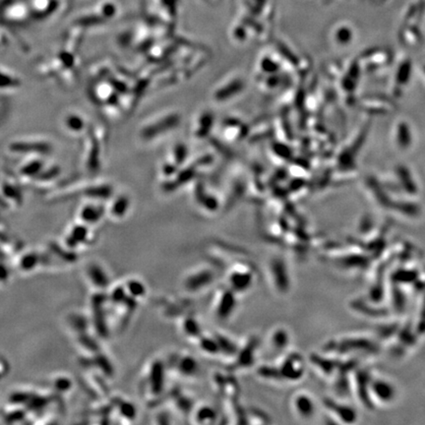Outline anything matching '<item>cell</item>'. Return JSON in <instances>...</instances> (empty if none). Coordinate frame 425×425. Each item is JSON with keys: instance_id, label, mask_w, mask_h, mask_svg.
<instances>
[{"instance_id": "cell-9", "label": "cell", "mask_w": 425, "mask_h": 425, "mask_svg": "<svg viewBox=\"0 0 425 425\" xmlns=\"http://www.w3.org/2000/svg\"><path fill=\"white\" fill-rule=\"evenodd\" d=\"M218 418V413L215 408L209 405H202L194 411V419L196 423H214Z\"/></svg>"}, {"instance_id": "cell-4", "label": "cell", "mask_w": 425, "mask_h": 425, "mask_svg": "<svg viewBox=\"0 0 425 425\" xmlns=\"http://www.w3.org/2000/svg\"><path fill=\"white\" fill-rule=\"evenodd\" d=\"M215 281L211 267H200L189 272L183 280V287L188 292L198 293L208 289Z\"/></svg>"}, {"instance_id": "cell-10", "label": "cell", "mask_w": 425, "mask_h": 425, "mask_svg": "<svg viewBox=\"0 0 425 425\" xmlns=\"http://www.w3.org/2000/svg\"><path fill=\"white\" fill-rule=\"evenodd\" d=\"M198 342L199 349L207 356H217L220 355V347L215 336L208 337L201 335V337L196 340Z\"/></svg>"}, {"instance_id": "cell-7", "label": "cell", "mask_w": 425, "mask_h": 425, "mask_svg": "<svg viewBox=\"0 0 425 425\" xmlns=\"http://www.w3.org/2000/svg\"><path fill=\"white\" fill-rule=\"evenodd\" d=\"M180 330L183 336L189 338V340H197L202 335L198 321L191 316H187L182 320L180 323Z\"/></svg>"}, {"instance_id": "cell-14", "label": "cell", "mask_w": 425, "mask_h": 425, "mask_svg": "<svg viewBox=\"0 0 425 425\" xmlns=\"http://www.w3.org/2000/svg\"><path fill=\"white\" fill-rule=\"evenodd\" d=\"M424 73H425V66H424Z\"/></svg>"}, {"instance_id": "cell-12", "label": "cell", "mask_w": 425, "mask_h": 425, "mask_svg": "<svg viewBox=\"0 0 425 425\" xmlns=\"http://www.w3.org/2000/svg\"><path fill=\"white\" fill-rule=\"evenodd\" d=\"M352 32H351V30L349 29V28H345V27H342V28H340L338 32H337V35H336V37H337V41L339 42V43H340V44H347V43H350L351 42V40H352Z\"/></svg>"}, {"instance_id": "cell-2", "label": "cell", "mask_w": 425, "mask_h": 425, "mask_svg": "<svg viewBox=\"0 0 425 425\" xmlns=\"http://www.w3.org/2000/svg\"><path fill=\"white\" fill-rule=\"evenodd\" d=\"M237 292L228 287L222 288L216 293L213 302V311L215 316L221 321L228 320L237 310Z\"/></svg>"}, {"instance_id": "cell-13", "label": "cell", "mask_w": 425, "mask_h": 425, "mask_svg": "<svg viewBox=\"0 0 425 425\" xmlns=\"http://www.w3.org/2000/svg\"><path fill=\"white\" fill-rule=\"evenodd\" d=\"M409 74H410V64L408 62H405L399 69L398 81L402 84L406 83L408 80Z\"/></svg>"}, {"instance_id": "cell-3", "label": "cell", "mask_w": 425, "mask_h": 425, "mask_svg": "<svg viewBox=\"0 0 425 425\" xmlns=\"http://www.w3.org/2000/svg\"><path fill=\"white\" fill-rule=\"evenodd\" d=\"M226 287L237 293L246 292L254 284L253 270L246 265H236L231 267L226 275Z\"/></svg>"}, {"instance_id": "cell-11", "label": "cell", "mask_w": 425, "mask_h": 425, "mask_svg": "<svg viewBox=\"0 0 425 425\" xmlns=\"http://www.w3.org/2000/svg\"><path fill=\"white\" fill-rule=\"evenodd\" d=\"M411 135L408 126L406 123H400L398 128V143L401 147L407 148L410 145Z\"/></svg>"}, {"instance_id": "cell-6", "label": "cell", "mask_w": 425, "mask_h": 425, "mask_svg": "<svg viewBox=\"0 0 425 425\" xmlns=\"http://www.w3.org/2000/svg\"><path fill=\"white\" fill-rule=\"evenodd\" d=\"M289 342L288 331L283 327H275L271 330L268 338V344L274 353H281L286 350Z\"/></svg>"}, {"instance_id": "cell-8", "label": "cell", "mask_w": 425, "mask_h": 425, "mask_svg": "<svg viewBox=\"0 0 425 425\" xmlns=\"http://www.w3.org/2000/svg\"><path fill=\"white\" fill-rule=\"evenodd\" d=\"M292 407L294 410L301 416H309L313 412V405L308 396L299 394L292 400Z\"/></svg>"}, {"instance_id": "cell-1", "label": "cell", "mask_w": 425, "mask_h": 425, "mask_svg": "<svg viewBox=\"0 0 425 425\" xmlns=\"http://www.w3.org/2000/svg\"><path fill=\"white\" fill-rule=\"evenodd\" d=\"M147 397L150 402H154L165 392L166 387V363L161 358H153L150 361L145 374Z\"/></svg>"}, {"instance_id": "cell-5", "label": "cell", "mask_w": 425, "mask_h": 425, "mask_svg": "<svg viewBox=\"0 0 425 425\" xmlns=\"http://www.w3.org/2000/svg\"><path fill=\"white\" fill-rule=\"evenodd\" d=\"M174 371L185 379L196 377L201 370L198 359L188 353H181L174 357L171 361Z\"/></svg>"}]
</instances>
